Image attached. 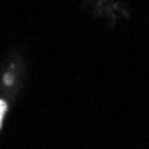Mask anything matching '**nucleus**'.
<instances>
[{
	"label": "nucleus",
	"instance_id": "1",
	"mask_svg": "<svg viewBox=\"0 0 149 149\" xmlns=\"http://www.w3.org/2000/svg\"><path fill=\"white\" fill-rule=\"evenodd\" d=\"M4 113H6V102H4V101H0V124H2Z\"/></svg>",
	"mask_w": 149,
	"mask_h": 149
}]
</instances>
